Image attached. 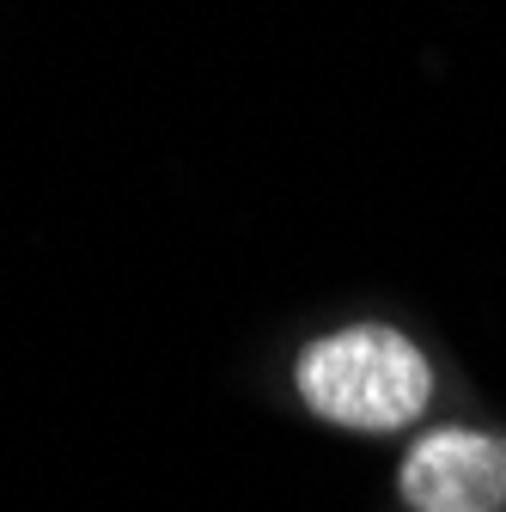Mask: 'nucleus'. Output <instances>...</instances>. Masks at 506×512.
<instances>
[{
    "mask_svg": "<svg viewBox=\"0 0 506 512\" xmlns=\"http://www.w3.org/2000/svg\"><path fill=\"white\" fill-rule=\"evenodd\" d=\"M397 488L415 512H506V433L427 427L397 464Z\"/></svg>",
    "mask_w": 506,
    "mask_h": 512,
    "instance_id": "obj_2",
    "label": "nucleus"
},
{
    "mask_svg": "<svg viewBox=\"0 0 506 512\" xmlns=\"http://www.w3.org/2000/svg\"><path fill=\"white\" fill-rule=\"evenodd\" d=\"M293 391L299 403L348 433H403L433 409V360L415 336H403L397 324H360L324 330L318 342H305L293 360Z\"/></svg>",
    "mask_w": 506,
    "mask_h": 512,
    "instance_id": "obj_1",
    "label": "nucleus"
}]
</instances>
